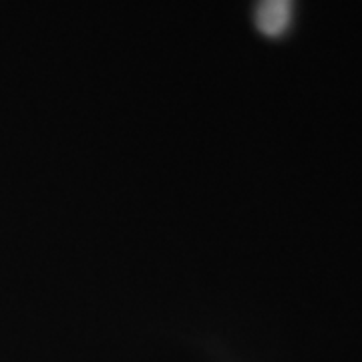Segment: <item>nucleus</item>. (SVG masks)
Returning a JSON list of instances; mask_svg holds the SVG:
<instances>
[{
    "instance_id": "obj_1",
    "label": "nucleus",
    "mask_w": 362,
    "mask_h": 362,
    "mask_svg": "<svg viewBox=\"0 0 362 362\" xmlns=\"http://www.w3.org/2000/svg\"><path fill=\"white\" fill-rule=\"evenodd\" d=\"M294 18V0H256L254 25L264 37L278 39L288 33Z\"/></svg>"
}]
</instances>
